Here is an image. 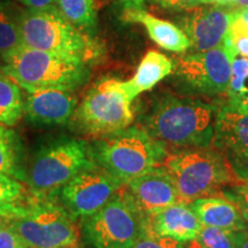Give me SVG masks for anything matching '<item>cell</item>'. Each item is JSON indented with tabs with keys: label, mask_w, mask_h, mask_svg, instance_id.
Wrapping results in <instances>:
<instances>
[{
	"label": "cell",
	"mask_w": 248,
	"mask_h": 248,
	"mask_svg": "<svg viewBox=\"0 0 248 248\" xmlns=\"http://www.w3.org/2000/svg\"><path fill=\"white\" fill-rule=\"evenodd\" d=\"M218 109L212 102L167 94L154 102L142 128L167 148L209 147Z\"/></svg>",
	"instance_id": "6da1fadb"
},
{
	"label": "cell",
	"mask_w": 248,
	"mask_h": 248,
	"mask_svg": "<svg viewBox=\"0 0 248 248\" xmlns=\"http://www.w3.org/2000/svg\"><path fill=\"white\" fill-rule=\"evenodd\" d=\"M2 61V70L28 93L39 90L73 91L84 84L90 74L84 61L24 45Z\"/></svg>",
	"instance_id": "7a4b0ae2"
},
{
	"label": "cell",
	"mask_w": 248,
	"mask_h": 248,
	"mask_svg": "<svg viewBox=\"0 0 248 248\" xmlns=\"http://www.w3.org/2000/svg\"><path fill=\"white\" fill-rule=\"evenodd\" d=\"M94 162L123 184L163 166L167 147L144 128L129 126L104 137L91 150Z\"/></svg>",
	"instance_id": "3957f363"
},
{
	"label": "cell",
	"mask_w": 248,
	"mask_h": 248,
	"mask_svg": "<svg viewBox=\"0 0 248 248\" xmlns=\"http://www.w3.org/2000/svg\"><path fill=\"white\" fill-rule=\"evenodd\" d=\"M163 167L175 182L179 201L185 203L199 198L222 195L225 187L241 182L215 148L179 150L168 154Z\"/></svg>",
	"instance_id": "277c9868"
},
{
	"label": "cell",
	"mask_w": 248,
	"mask_h": 248,
	"mask_svg": "<svg viewBox=\"0 0 248 248\" xmlns=\"http://www.w3.org/2000/svg\"><path fill=\"white\" fill-rule=\"evenodd\" d=\"M22 45L75 58L90 64L102 55V46L90 33L74 26L57 7L24 11L21 18Z\"/></svg>",
	"instance_id": "5b68a950"
},
{
	"label": "cell",
	"mask_w": 248,
	"mask_h": 248,
	"mask_svg": "<svg viewBox=\"0 0 248 248\" xmlns=\"http://www.w3.org/2000/svg\"><path fill=\"white\" fill-rule=\"evenodd\" d=\"M131 104L123 80L105 77L89 90L76 108L74 122L80 132L90 137H107L131 125Z\"/></svg>",
	"instance_id": "8992f818"
},
{
	"label": "cell",
	"mask_w": 248,
	"mask_h": 248,
	"mask_svg": "<svg viewBox=\"0 0 248 248\" xmlns=\"http://www.w3.org/2000/svg\"><path fill=\"white\" fill-rule=\"evenodd\" d=\"M144 232V215L124 185L83 224V235L93 248H133Z\"/></svg>",
	"instance_id": "52a82bcc"
},
{
	"label": "cell",
	"mask_w": 248,
	"mask_h": 248,
	"mask_svg": "<svg viewBox=\"0 0 248 248\" xmlns=\"http://www.w3.org/2000/svg\"><path fill=\"white\" fill-rule=\"evenodd\" d=\"M94 164L85 141L64 139L38 152L31 163L27 182L35 197H43L61 188Z\"/></svg>",
	"instance_id": "ba28073f"
},
{
	"label": "cell",
	"mask_w": 248,
	"mask_h": 248,
	"mask_svg": "<svg viewBox=\"0 0 248 248\" xmlns=\"http://www.w3.org/2000/svg\"><path fill=\"white\" fill-rule=\"evenodd\" d=\"M30 248H79L80 231L76 218L63 207L33 204L26 215L8 219Z\"/></svg>",
	"instance_id": "9c48e42d"
},
{
	"label": "cell",
	"mask_w": 248,
	"mask_h": 248,
	"mask_svg": "<svg viewBox=\"0 0 248 248\" xmlns=\"http://www.w3.org/2000/svg\"><path fill=\"white\" fill-rule=\"evenodd\" d=\"M232 55L223 44L204 52H192L177 58L173 78L183 91L202 97L226 94L230 84Z\"/></svg>",
	"instance_id": "30bf717a"
},
{
	"label": "cell",
	"mask_w": 248,
	"mask_h": 248,
	"mask_svg": "<svg viewBox=\"0 0 248 248\" xmlns=\"http://www.w3.org/2000/svg\"><path fill=\"white\" fill-rule=\"evenodd\" d=\"M123 184L97 163L60 188L63 208L75 218H86L106 204Z\"/></svg>",
	"instance_id": "8fae6325"
},
{
	"label": "cell",
	"mask_w": 248,
	"mask_h": 248,
	"mask_svg": "<svg viewBox=\"0 0 248 248\" xmlns=\"http://www.w3.org/2000/svg\"><path fill=\"white\" fill-rule=\"evenodd\" d=\"M213 146L239 181H248V109L225 102L219 106Z\"/></svg>",
	"instance_id": "7c38bea8"
},
{
	"label": "cell",
	"mask_w": 248,
	"mask_h": 248,
	"mask_svg": "<svg viewBox=\"0 0 248 248\" xmlns=\"http://www.w3.org/2000/svg\"><path fill=\"white\" fill-rule=\"evenodd\" d=\"M233 18V11L210 4L183 11L176 24L187 36L194 52H204L223 44Z\"/></svg>",
	"instance_id": "4fadbf2b"
},
{
	"label": "cell",
	"mask_w": 248,
	"mask_h": 248,
	"mask_svg": "<svg viewBox=\"0 0 248 248\" xmlns=\"http://www.w3.org/2000/svg\"><path fill=\"white\" fill-rule=\"evenodd\" d=\"M126 185L133 202L144 216L179 201L175 182L163 166L132 179Z\"/></svg>",
	"instance_id": "5bb4252c"
},
{
	"label": "cell",
	"mask_w": 248,
	"mask_h": 248,
	"mask_svg": "<svg viewBox=\"0 0 248 248\" xmlns=\"http://www.w3.org/2000/svg\"><path fill=\"white\" fill-rule=\"evenodd\" d=\"M77 99L67 90H39L29 92L24 101V114L37 125H62L74 115Z\"/></svg>",
	"instance_id": "9a60e30c"
},
{
	"label": "cell",
	"mask_w": 248,
	"mask_h": 248,
	"mask_svg": "<svg viewBox=\"0 0 248 248\" xmlns=\"http://www.w3.org/2000/svg\"><path fill=\"white\" fill-rule=\"evenodd\" d=\"M144 233L169 237L182 243L194 240L202 229L190 204L182 201L144 216Z\"/></svg>",
	"instance_id": "2e32d148"
},
{
	"label": "cell",
	"mask_w": 248,
	"mask_h": 248,
	"mask_svg": "<svg viewBox=\"0 0 248 248\" xmlns=\"http://www.w3.org/2000/svg\"><path fill=\"white\" fill-rule=\"evenodd\" d=\"M122 20L125 22L141 24L155 44L167 51L183 53L191 48L187 36L177 24L154 16L144 8V5H123Z\"/></svg>",
	"instance_id": "e0dca14e"
},
{
	"label": "cell",
	"mask_w": 248,
	"mask_h": 248,
	"mask_svg": "<svg viewBox=\"0 0 248 248\" xmlns=\"http://www.w3.org/2000/svg\"><path fill=\"white\" fill-rule=\"evenodd\" d=\"M188 204L204 226H214L230 231L246 230L248 226L237 206L225 198H199Z\"/></svg>",
	"instance_id": "ac0fdd59"
},
{
	"label": "cell",
	"mask_w": 248,
	"mask_h": 248,
	"mask_svg": "<svg viewBox=\"0 0 248 248\" xmlns=\"http://www.w3.org/2000/svg\"><path fill=\"white\" fill-rule=\"evenodd\" d=\"M173 61L157 51H148L136 70L131 79L124 82V88L130 100L133 101L139 94L150 91L167 76L171 75Z\"/></svg>",
	"instance_id": "d6986e66"
},
{
	"label": "cell",
	"mask_w": 248,
	"mask_h": 248,
	"mask_svg": "<svg viewBox=\"0 0 248 248\" xmlns=\"http://www.w3.org/2000/svg\"><path fill=\"white\" fill-rule=\"evenodd\" d=\"M33 204L21 181L0 172V216L17 218L26 215Z\"/></svg>",
	"instance_id": "ffe728a7"
},
{
	"label": "cell",
	"mask_w": 248,
	"mask_h": 248,
	"mask_svg": "<svg viewBox=\"0 0 248 248\" xmlns=\"http://www.w3.org/2000/svg\"><path fill=\"white\" fill-rule=\"evenodd\" d=\"M0 172L27 182L23 147L15 130L0 124Z\"/></svg>",
	"instance_id": "44dd1931"
},
{
	"label": "cell",
	"mask_w": 248,
	"mask_h": 248,
	"mask_svg": "<svg viewBox=\"0 0 248 248\" xmlns=\"http://www.w3.org/2000/svg\"><path fill=\"white\" fill-rule=\"evenodd\" d=\"M24 11L0 0V58L4 59L22 46L21 18Z\"/></svg>",
	"instance_id": "7402d4cb"
},
{
	"label": "cell",
	"mask_w": 248,
	"mask_h": 248,
	"mask_svg": "<svg viewBox=\"0 0 248 248\" xmlns=\"http://www.w3.org/2000/svg\"><path fill=\"white\" fill-rule=\"evenodd\" d=\"M24 114V100L20 85L0 70V124L14 126Z\"/></svg>",
	"instance_id": "603a6c76"
},
{
	"label": "cell",
	"mask_w": 248,
	"mask_h": 248,
	"mask_svg": "<svg viewBox=\"0 0 248 248\" xmlns=\"http://www.w3.org/2000/svg\"><path fill=\"white\" fill-rule=\"evenodd\" d=\"M57 8L78 29L91 35L98 22L94 0H57Z\"/></svg>",
	"instance_id": "cb8c5ba5"
},
{
	"label": "cell",
	"mask_w": 248,
	"mask_h": 248,
	"mask_svg": "<svg viewBox=\"0 0 248 248\" xmlns=\"http://www.w3.org/2000/svg\"><path fill=\"white\" fill-rule=\"evenodd\" d=\"M228 102L248 109V58L235 55L231 62Z\"/></svg>",
	"instance_id": "d4e9b609"
},
{
	"label": "cell",
	"mask_w": 248,
	"mask_h": 248,
	"mask_svg": "<svg viewBox=\"0 0 248 248\" xmlns=\"http://www.w3.org/2000/svg\"><path fill=\"white\" fill-rule=\"evenodd\" d=\"M223 46L232 58L235 55L248 58V23L235 16L234 13L230 28L223 40Z\"/></svg>",
	"instance_id": "484cf974"
},
{
	"label": "cell",
	"mask_w": 248,
	"mask_h": 248,
	"mask_svg": "<svg viewBox=\"0 0 248 248\" xmlns=\"http://www.w3.org/2000/svg\"><path fill=\"white\" fill-rule=\"evenodd\" d=\"M197 243L201 248H235L234 231L202 225Z\"/></svg>",
	"instance_id": "4316f807"
},
{
	"label": "cell",
	"mask_w": 248,
	"mask_h": 248,
	"mask_svg": "<svg viewBox=\"0 0 248 248\" xmlns=\"http://www.w3.org/2000/svg\"><path fill=\"white\" fill-rule=\"evenodd\" d=\"M222 197L233 202L248 225V181H241L228 186L222 192Z\"/></svg>",
	"instance_id": "83f0119b"
},
{
	"label": "cell",
	"mask_w": 248,
	"mask_h": 248,
	"mask_svg": "<svg viewBox=\"0 0 248 248\" xmlns=\"http://www.w3.org/2000/svg\"><path fill=\"white\" fill-rule=\"evenodd\" d=\"M145 2H150V4L156 5L163 9H169V11L183 12L186 9L207 4V0H122V5H144Z\"/></svg>",
	"instance_id": "f1b7e54d"
},
{
	"label": "cell",
	"mask_w": 248,
	"mask_h": 248,
	"mask_svg": "<svg viewBox=\"0 0 248 248\" xmlns=\"http://www.w3.org/2000/svg\"><path fill=\"white\" fill-rule=\"evenodd\" d=\"M133 248H185V243L169 237L144 233L137 240Z\"/></svg>",
	"instance_id": "f546056e"
},
{
	"label": "cell",
	"mask_w": 248,
	"mask_h": 248,
	"mask_svg": "<svg viewBox=\"0 0 248 248\" xmlns=\"http://www.w3.org/2000/svg\"><path fill=\"white\" fill-rule=\"evenodd\" d=\"M7 218L0 223V248H30L21 239Z\"/></svg>",
	"instance_id": "4dcf8cb0"
},
{
	"label": "cell",
	"mask_w": 248,
	"mask_h": 248,
	"mask_svg": "<svg viewBox=\"0 0 248 248\" xmlns=\"http://www.w3.org/2000/svg\"><path fill=\"white\" fill-rule=\"evenodd\" d=\"M14 1L23 5L30 11H40V9L57 7V0H14Z\"/></svg>",
	"instance_id": "1f68e13d"
},
{
	"label": "cell",
	"mask_w": 248,
	"mask_h": 248,
	"mask_svg": "<svg viewBox=\"0 0 248 248\" xmlns=\"http://www.w3.org/2000/svg\"><path fill=\"white\" fill-rule=\"evenodd\" d=\"M235 248H248V231L240 230L234 231Z\"/></svg>",
	"instance_id": "d6a6232c"
},
{
	"label": "cell",
	"mask_w": 248,
	"mask_h": 248,
	"mask_svg": "<svg viewBox=\"0 0 248 248\" xmlns=\"http://www.w3.org/2000/svg\"><path fill=\"white\" fill-rule=\"evenodd\" d=\"M235 0H207V4L215 5V6H221V7L231 8L233 6Z\"/></svg>",
	"instance_id": "836d02e7"
},
{
	"label": "cell",
	"mask_w": 248,
	"mask_h": 248,
	"mask_svg": "<svg viewBox=\"0 0 248 248\" xmlns=\"http://www.w3.org/2000/svg\"><path fill=\"white\" fill-rule=\"evenodd\" d=\"M233 13L235 16H238L243 21H245V22L248 23V8L237 9V11H233Z\"/></svg>",
	"instance_id": "e575fe53"
},
{
	"label": "cell",
	"mask_w": 248,
	"mask_h": 248,
	"mask_svg": "<svg viewBox=\"0 0 248 248\" xmlns=\"http://www.w3.org/2000/svg\"><path fill=\"white\" fill-rule=\"evenodd\" d=\"M233 11L241 8H248V0H235L233 6L231 7Z\"/></svg>",
	"instance_id": "d590c367"
},
{
	"label": "cell",
	"mask_w": 248,
	"mask_h": 248,
	"mask_svg": "<svg viewBox=\"0 0 248 248\" xmlns=\"http://www.w3.org/2000/svg\"><path fill=\"white\" fill-rule=\"evenodd\" d=\"M185 248H201V246L199 244L197 243V240H191V241H187V243H185Z\"/></svg>",
	"instance_id": "8d00e7d4"
},
{
	"label": "cell",
	"mask_w": 248,
	"mask_h": 248,
	"mask_svg": "<svg viewBox=\"0 0 248 248\" xmlns=\"http://www.w3.org/2000/svg\"><path fill=\"white\" fill-rule=\"evenodd\" d=\"M4 219H5V218H4V217H1V216H0V223H1L2 221H4Z\"/></svg>",
	"instance_id": "74e56055"
},
{
	"label": "cell",
	"mask_w": 248,
	"mask_h": 248,
	"mask_svg": "<svg viewBox=\"0 0 248 248\" xmlns=\"http://www.w3.org/2000/svg\"><path fill=\"white\" fill-rule=\"evenodd\" d=\"M2 69V67H0V70H1Z\"/></svg>",
	"instance_id": "f35d334b"
}]
</instances>
